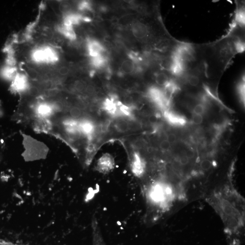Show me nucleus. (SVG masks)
Here are the masks:
<instances>
[{"instance_id":"obj_9","label":"nucleus","mask_w":245,"mask_h":245,"mask_svg":"<svg viewBox=\"0 0 245 245\" xmlns=\"http://www.w3.org/2000/svg\"><path fill=\"white\" fill-rule=\"evenodd\" d=\"M87 47L89 55L91 58L102 55L105 50L104 47L100 42L94 39H89L88 40Z\"/></svg>"},{"instance_id":"obj_17","label":"nucleus","mask_w":245,"mask_h":245,"mask_svg":"<svg viewBox=\"0 0 245 245\" xmlns=\"http://www.w3.org/2000/svg\"><path fill=\"white\" fill-rule=\"evenodd\" d=\"M212 163L211 161L208 159H205L202 160L200 164V168L201 169L204 171H207L211 168Z\"/></svg>"},{"instance_id":"obj_26","label":"nucleus","mask_w":245,"mask_h":245,"mask_svg":"<svg viewBox=\"0 0 245 245\" xmlns=\"http://www.w3.org/2000/svg\"><path fill=\"white\" fill-rule=\"evenodd\" d=\"M2 109H1V105H0V114H2Z\"/></svg>"},{"instance_id":"obj_1","label":"nucleus","mask_w":245,"mask_h":245,"mask_svg":"<svg viewBox=\"0 0 245 245\" xmlns=\"http://www.w3.org/2000/svg\"><path fill=\"white\" fill-rule=\"evenodd\" d=\"M244 21L236 17L229 31L216 41L188 43L182 58V70L218 82L232 59L244 50Z\"/></svg>"},{"instance_id":"obj_16","label":"nucleus","mask_w":245,"mask_h":245,"mask_svg":"<svg viewBox=\"0 0 245 245\" xmlns=\"http://www.w3.org/2000/svg\"><path fill=\"white\" fill-rule=\"evenodd\" d=\"M144 145V142L141 139L134 140L132 143V146L133 149H135V150H138L142 149Z\"/></svg>"},{"instance_id":"obj_23","label":"nucleus","mask_w":245,"mask_h":245,"mask_svg":"<svg viewBox=\"0 0 245 245\" xmlns=\"http://www.w3.org/2000/svg\"><path fill=\"white\" fill-rule=\"evenodd\" d=\"M158 118L155 115H152L149 117L148 120L149 122L151 124H155L157 122Z\"/></svg>"},{"instance_id":"obj_25","label":"nucleus","mask_w":245,"mask_h":245,"mask_svg":"<svg viewBox=\"0 0 245 245\" xmlns=\"http://www.w3.org/2000/svg\"><path fill=\"white\" fill-rule=\"evenodd\" d=\"M69 72L68 69L67 68L64 67L61 69L60 70V73L62 75H66Z\"/></svg>"},{"instance_id":"obj_6","label":"nucleus","mask_w":245,"mask_h":245,"mask_svg":"<svg viewBox=\"0 0 245 245\" xmlns=\"http://www.w3.org/2000/svg\"><path fill=\"white\" fill-rule=\"evenodd\" d=\"M115 163L114 158L109 154L103 155L97 163L96 170L100 173L106 174L114 169Z\"/></svg>"},{"instance_id":"obj_18","label":"nucleus","mask_w":245,"mask_h":245,"mask_svg":"<svg viewBox=\"0 0 245 245\" xmlns=\"http://www.w3.org/2000/svg\"><path fill=\"white\" fill-rule=\"evenodd\" d=\"M203 119L202 115L193 114V117H192V122L194 124H201V123H202V121H203Z\"/></svg>"},{"instance_id":"obj_7","label":"nucleus","mask_w":245,"mask_h":245,"mask_svg":"<svg viewBox=\"0 0 245 245\" xmlns=\"http://www.w3.org/2000/svg\"><path fill=\"white\" fill-rule=\"evenodd\" d=\"M92 237L93 242L92 245H107L105 243L101 228L96 217H94L92 221Z\"/></svg>"},{"instance_id":"obj_19","label":"nucleus","mask_w":245,"mask_h":245,"mask_svg":"<svg viewBox=\"0 0 245 245\" xmlns=\"http://www.w3.org/2000/svg\"><path fill=\"white\" fill-rule=\"evenodd\" d=\"M170 143L167 139L162 141L159 144L160 148L163 151L168 150L170 148Z\"/></svg>"},{"instance_id":"obj_24","label":"nucleus","mask_w":245,"mask_h":245,"mask_svg":"<svg viewBox=\"0 0 245 245\" xmlns=\"http://www.w3.org/2000/svg\"><path fill=\"white\" fill-rule=\"evenodd\" d=\"M176 137L175 135L173 134H170L167 137V140L170 143H174L176 141Z\"/></svg>"},{"instance_id":"obj_14","label":"nucleus","mask_w":245,"mask_h":245,"mask_svg":"<svg viewBox=\"0 0 245 245\" xmlns=\"http://www.w3.org/2000/svg\"><path fill=\"white\" fill-rule=\"evenodd\" d=\"M91 62L94 67L101 68L106 64V59L102 55L96 57L92 58Z\"/></svg>"},{"instance_id":"obj_13","label":"nucleus","mask_w":245,"mask_h":245,"mask_svg":"<svg viewBox=\"0 0 245 245\" xmlns=\"http://www.w3.org/2000/svg\"><path fill=\"white\" fill-rule=\"evenodd\" d=\"M129 124V131L135 132L140 130L142 128V122L140 120L136 119H131L128 120Z\"/></svg>"},{"instance_id":"obj_10","label":"nucleus","mask_w":245,"mask_h":245,"mask_svg":"<svg viewBox=\"0 0 245 245\" xmlns=\"http://www.w3.org/2000/svg\"><path fill=\"white\" fill-rule=\"evenodd\" d=\"M114 127L117 132L119 133H126L129 131L128 120L122 118H115Z\"/></svg>"},{"instance_id":"obj_11","label":"nucleus","mask_w":245,"mask_h":245,"mask_svg":"<svg viewBox=\"0 0 245 245\" xmlns=\"http://www.w3.org/2000/svg\"><path fill=\"white\" fill-rule=\"evenodd\" d=\"M58 30L66 38L71 40L76 39V33L74 30L73 26H68L63 23L62 25L59 27Z\"/></svg>"},{"instance_id":"obj_5","label":"nucleus","mask_w":245,"mask_h":245,"mask_svg":"<svg viewBox=\"0 0 245 245\" xmlns=\"http://www.w3.org/2000/svg\"><path fill=\"white\" fill-rule=\"evenodd\" d=\"M29 79L27 76L22 73H19L12 81L11 90L14 93L24 94L27 92L30 87Z\"/></svg>"},{"instance_id":"obj_20","label":"nucleus","mask_w":245,"mask_h":245,"mask_svg":"<svg viewBox=\"0 0 245 245\" xmlns=\"http://www.w3.org/2000/svg\"><path fill=\"white\" fill-rule=\"evenodd\" d=\"M239 90L240 96L241 97V100H242V102L245 104L244 83H243V82H242L240 85Z\"/></svg>"},{"instance_id":"obj_22","label":"nucleus","mask_w":245,"mask_h":245,"mask_svg":"<svg viewBox=\"0 0 245 245\" xmlns=\"http://www.w3.org/2000/svg\"><path fill=\"white\" fill-rule=\"evenodd\" d=\"M189 159L187 156H183L180 159V163L182 165L185 166L189 163Z\"/></svg>"},{"instance_id":"obj_3","label":"nucleus","mask_w":245,"mask_h":245,"mask_svg":"<svg viewBox=\"0 0 245 245\" xmlns=\"http://www.w3.org/2000/svg\"><path fill=\"white\" fill-rule=\"evenodd\" d=\"M24 154L28 159H38L45 156L48 153L49 149L42 142L39 141L30 136L22 133Z\"/></svg>"},{"instance_id":"obj_21","label":"nucleus","mask_w":245,"mask_h":245,"mask_svg":"<svg viewBox=\"0 0 245 245\" xmlns=\"http://www.w3.org/2000/svg\"><path fill=\"white\" fill-rule=\"evenodd\" d=\"M79 8L80 10H82V11L89 10L91 8V5H90V4L88 2H81L79 5Z\"/></svg>"},{"instance_id":"obj_12","label":"nucleus","mask_w":245,"mask_h":245,"mask_svg":"<svg viewBox=\"0 0 245 245\" xmlns=\"http://www.w3.org/2000/svg\"><path fill=\"white\" fill-rule=\"evenodd\" d=\"M135 66L132 60H126L122 63L120 67L121 71L125 74H130L135 70Z\"/></svg>"},{"instance_id":"obj_2","label":"nucleus","mask_w":245,"mask_h":245,"mask_svg":"<svg viewBox=\"0 0 245 245\" xmlns=\"http://www.w3.org/2000/svg\"><path fill=\"white\" fill-rule=\"evenodd\" d=\"M207 201L219 215L230 245H239L245 226L243 197L232 186L214 190Z\"/></svg>"},{"instance_id":"obj_4","label":"nucleus","mask_w":245,"mask_h":245,"mask_svg":"<svg viewBox=\"0 0 245 245\" xmlns=\"http://www.w3.org/2000/svg\"><path fill=\"white\" fill-rule=\"evenodd\" d=\"M32 61L39 64H53L59 60V55L55 49L48 45L35 49L31 53Z\"/></svg>"},{"instance_id":"obj_15","label":"nucleus","mask_w":245,"mask_h":245,"mask_svg":"<svg viewBox=\"0 0 245 245\" xmlns=\"http://www.w3.org/2000/svg\"><path fill=\"white\" fill-rule=\"evenodd\" d=\"M86 84L82 81H77L75 83L74 87L75 90L78 93H82L86 91L87 87Z\"/></svg>"},{"instance_id":"obj_8","label":"nucleus","mask_w":245,"mask_h":245,"mask_svg":"<svg viewBox=\"0 0 245 245\" xmlns=\"http://www.w3.org/2000/svg\"><path fill=\"white\" fill-rule=\"evenodd\" d=\"M164 116L167 122L173 126H184L187 122L186 119L183 116L175 114L169 110L164 112Z\"/></svg>"}]
</instances>
